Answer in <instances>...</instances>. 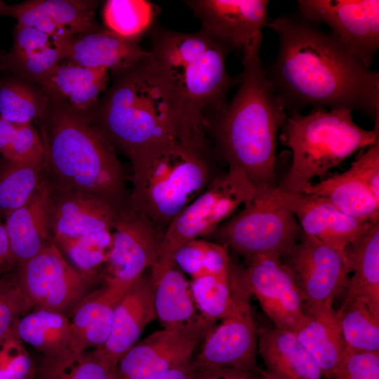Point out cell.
Listing matches in <instances>:
<instances>
[{
    "instance_id": "cell-34",
    "label": "cell",
    "mask_w": 379,
    "mask_h": 379,
    "mask_svg": "<svg viewBox=\"0 0 379 379\" xmlns=\"http://www.w3.org/2000/svg\"><path fill=\"white\" fill-rule=\"evenodd\" d=\"M49 105L46 95L34 83L18 78L0 85V117L6 121L32 124L45 114Z\"/></svg>"
},
{
    "instance_id": "cell-52",
    "label": "cell",
    "mask_w": 379,
    "mask_h": 379,
    "mask_svg": "<svg viewBox=\"0 0 379 379\" xmlns=\"http://www.w3.org/2000/svg\"><path fill=\"white\" fill-rule=\"evenodd\" d=\"M8 268L4 267L3 266L0 265V272L4 273L5 271H6Z\"/></svg>"
},
{
    "instance_id": "cell-53",
    "label": "cell",
    "mask_w": 379,
    "mask_h": 379,
    "mask_svg": "<svg viewBox=\"0 0 379 379\" xmlns=\"http://www.w3.org/2000/svg\"><path fill=\"white\" fill-rule=\"evenodd\" d=\"M1 274H3V273L0 272V277H1Z\"/></svg>"
},
{
    "instance_id": "cell-43",
    "label": "cell",
    "mask_w": 379,
    "mask_h": 379,
    "mask_svg": "<svg viewBox=\"0 0 379 379\" xmlns=\"http://www.w3.org/2000/svg\"><path fill=\"white\" fill-rule=\"evenodd\" d=\"M34 308L15 276L0 277V340L22 316Z\"/></svg>"
},
{
    "instance_id": "cell-11",
    "label": "cell",
    "mask_w": 379,
    "mask_h": 379,
    "mask_svg": "<svg viewBox=\"0 0 379 379\" xmlns=\"http://www.w3.org/2000/svg\"><path fill=\"white\" fill-rule=\"evenodd\" d=\"M214 326L215 322L201 316L183 326L163 327L124 354L112 371V379H147L189 363Z\"/></svg>"
},
{
    "instance_id": "cell-10",
    "label": "cell",
    "mask_w": 379,
    "mask_h": 379,
    "mask_svg": "<svg viewBox=\"0 0 379 379\" xmlns=\"http://www.w3.org/2000/svg\"><path fill=\"white\" fill-rule=\"evenodd\" d=\"M232 302L220 319L205 336L199 353L192 359L198 368H258V328L250 305L251 295L243 269L232 267Z\"/></svg>"
},
{
    "instance_id": "cell-30",
    "label": "cell",
    "mask_w": 379,
    "mask_h": 379,
    "mask_svg": "<svg viewBox=\"0 0 379 379\" xmlns=\"http://www.w3.org/2000/svg\"><path fill=\"white\" fill-rule=\"evenodd\" d=\"M301 192L323 197L343 213L357 220L379 222V201L350 166L317 183H309Z\"/></svg>"
},
{
    "instance_id": "cell-44",
    "label": "cell",
    "mask_w": 379,
    "mask_h": 379,
    "mask_svg": "<svg viewBox=\"0 0 379 379\" xmlns=\"http://www.w3.org/2000/svg\"><path fill=\"white\" fill-rule=\"evenodd\" d=\"M333 379H379V352L346 350Z\"/></svg>"
},
{
    "instance_id": "cell-9",
    "label": "cell",
    "mask_w": 379,
    "mask_h": 379,
    "mask_svg": "<svg viewBox=\"0 0 379 379\" xmlns=\"http://www.w3.org/2000/svg\"><path fill=\"white\" fill-rule=\"evenodd\" d=\"M302 231L293 213L272 192L255 194L225 221L212 235L247 262L268 253L285 256L300 239Z\"/></svg>"
},
{
    "instance_id": "cell-15",
    "label": "cell",
    "mask_w": 379,
    "mask_h": 379,
    "mask_svg": "<svg viewBox=\"0 0 379 379\" xmlns=\"http://www.w3.org/2000/svg\"><path fill=\"white\" fill-rule=\"evenodd\" d=\"M243 274L251 295L274 327L293 331L305 313V303L291 272L275 253L257 255L246 262Z\"/></svg>"
},
{
    "instance_id": "cell-38",
    "label": "cell",
    "mask_w": 379,
    "mask_h": 379,
    "mask_svg": "<svg viewBox=\"0 0 379 379\" xmlns=\"http://www.w3.org/2000/svg\"><path fill=\"white\" fill-rule=\"evenodd\" d=\"M53 243L65 252L77 270L90 281L109 259L113 244L112 230H102L77 239Z\"/></svg>"
},
{
    "instance_id": "cell-12",
    "label": "cell",
    "mask_w": 379,
    "mask_h": 379,
    "mask_svg": "<svg viewBox=\"0 0 379 379\" xmlns=\"http://www.w3.org/2000/svg\"><path fill=\"white\" fill-rule=\"evenodd\" d=\"M300 15L331 34L370 69L379 47L378 0H299Z\"/></svg>"
},
{
    "instance_id": "cell-4",
    "label": "cell",
    "mask_w": 379,
    "mask_h": 379,
    "mask_svg": "<svg viewBox=\"0 0 379 379\" xmlns=\"http://www.w3.org/2000/svg\"><path fill=\"white\" fill-rule=\"evenodd\" d=\"M37 121L50 185L91 196L119 212L129 206L127 176L117 150L88 118L50 102Z\"/></svg>"
},
{
    "instance_id": "cell-46",
    "label": "cell",
    "mask_w": 379,
    "mask_h": 379,
    "mask_svg": "<svg viewBox=\"0 0 379 379\" xmlns=\"http://www.w3.org/2000/svg\"><path fill=\"white\" fill-rule=\"evenodd\" d=\"M350 166L379 201V142L361 151Z\"/></svg>"
},
{
    "instance_id": "cell-24",
    "label": "cell",
    "mask_w": 379,
    "mask_h": 379,
    "mask_svg": "<svg viewBox=\"0 0 379 379\" xmlns=\"http://www.w3.org/2000/svg\"><path fill=\"white\" fill-rule=\"evenodd\" d=\"M132 282L104 277L102 285L86 295L73 308L69 321L79 351L97 348L106 342L115 307Z\"/></svg>"
},
{
    "instance_id": "cell-49",
    "label": "cell",
    "mask_w": 379,
    "mask_h": 379,
    "mask_svg": "<svg viewBox=\"0 0 379 379\" xmlns=\"http://www.w3.org/2000/svg\"><path fill=\"white\" fill-rule=\"evenodd\" d=\"M0 265L8 268L15 265L13 262L8 234L4 223L0 220Z\"/></svg>"
},
{
    "instance_id": "cell-36",
    "label": "cell",
    "mask_w": 379,
    "mask_h": 379,
    "mask_svg": "<svg viewBox=\"0 0 379 379\" xmlns=\"http://www.w3.org/2000/svg\"><path fill=\"white\" fill-rule=\"evenodd\" d=\"M173 260L192 279L209 275H228L232 265L226 246L204 239L183 244L175 251Z\"/></svg>"
},
{
    "instance_id": "cell-19",
    "label": "cell",
    "mask_w": 379,
    "mask_h": 379,
    "mask_svg": "<svg viewBox=\"0 0 379 379\" xmlns=\"http://www.w3.org/2000/svg\"><path fill=\"white\" fill-rule=\"evenodd\" d=\"M98 1L32 0L8 5L6 15L17 20L16 26L39 29L55 37L72 40L100 27L95 18Z\"/></svg>"
},
{
    "instance_id": "cell-28",
    "label": "cell",
    "mask_w": 379,
    "mask_h": 379,
    "mask_svg": "<svg viewBox=\"0 0 379 379\" xmlns=\"http://www.w3.org/2000/svg\"><path fill=\"white\" fill-rule=\"evenodd\" d=\"M258 353L274 379H321L322 373L293 331L258 329Z\"/></svg>"
},
{
    "instance_id": "cell-37",
    "label": "cell",
    "mask_w": 379,
    "mask_h": 379,
    "mask_svg": "<svg viewBox=\"0 0 379 379\" xmlns=\"http://www.w3.org/2000/svg\"><path fill=\"white\" fill-rule=\"evenodd\" d=\"M36 379H112V370L92 351L45 357Z\"/></svg>"
},
{
    "instance_id": "cell-51",
    "label": "cell",
    "mask_w": 379,
    "mask_h": 379,
    "mask_svg": "<svg viewBox=\"0 0 379 379\" xmlns=\"http://www.w3.org/2000/svg\"><path fill=\"white\" fill-rule=\"evenodd\" d=\"M8 4L0 0V15H6Z\"/></svg>"
},
{
    "instance_id": "cell-23",
    "label": "cell",
    "mask_w": 379,
    "mask_h": 379,
    "mask_svg": "<svg viewBox=\"0 0 379 379\" xmlns=\"http://www.w3.org/2000/svg\"><path fill=\"white\" fill-rule=\"evenodd\" d=\"M4 225L16 265L31 259L53 242L49 213V187L44 175L34 194L23 206L5 218Z\"/></svg>"
},
{
    "instance_id": "cell-22",
    "label": "cell",
    "mask_w": 379,
    "mask_h": 379,
    "mask_svg": "<svg viewBox=\"0 0 379 379\" xmlns=\"http://www.w3.org/2000/svg\"><path fill=\"white\" fill-rule=\"evenodd\" d=\"M108 80L106 69L84 67L64 59L37 84L51 103L88 118Z\"/></svg>"
},
{
    "instance_id": "cell-47",
    "label": "cell",
    "mask_w": 379,
    "mask_h": 379,
    "mask_svg": "<svg viewBox=\"0 0 379 379\" xmlns=\"http://www.w3.org/2000/svg\"><path fill=\"white\" fill-rule=\"evenodd\" d=\"M258 368L255 371H245L235 368H198L196 366L192 379H253Z\"/></svg>"
},
{
    "instance_id": "cell-16",
    "label": "cell",
    "mask_w": 379,
    "mask_h": 379,
    "mask_svg": "<svg viewBox=\"0 0 379 379\" xmlns=\"http://www.w3.org/2000/svg\"><path fill=\"white\" fill-rule=\"evenodd\" d=\"M201 31L232 51H243L269 22L267 0H190Z\"/></svg>"
},
{
    "instance_id": "cell-27",
    "label": "cell",
    "mask_w": 379,
    "mask_h": 379,
    "mask_svg": "<svg viewBox=\"0 0 379 379\" xmlns=\"http://www.w3.org/2000/svg\"><path fill=\"white\" fill-rule=\"evenodd\" d=\"M149 54L139 46L138 41L123 39L107 29L100 28L74 38L65 59L81 67L115 72L131 67Z\"/></svg>"
},
{
    "instance_id": "cell-14",
    "label": "cell",
    "mask_w": 379,
    "mask_h": 379,
    "mask_svg": "<svg viewBox=\"0 0 379 379\" xmlns=\"http://www.w3.org/2000/svg\"><path fill=\"white\" fill-rule=\"evenodd\" d=\"M283 258L305 307L333 305L334 299L345 291L350 274L344 252L302 232Z\"/></svg>"
},
{
    "instance_id": "cell-29",
    "label": "cell",
    "mask_w": 379,
    "mask_h": 379,
    "mask_svg": "<svg viewBox=\"0 0 379 379\" xmlns=\"http://www.w3.org/2000/svg\"><path fill=\"white\" fill-rule=\"evenodd\" d=\"M349 274L346 294L359 298L379 314V222L344 251Z\"/></svg>"
},
{
    "instance_id": "cell-1",
    "label": "cell",
    "mask_w": 379,
    "mask_h": 379,
    "mask_svg": "<svg viewBox=\"0 0 379 379\" xmlns=\"http://www.w3.org/2000/svg\"><path fill=\"white\" fill-rule=\"evenodd\" d=\"M279 39L265 72L286 111L345 108L379 119V73L365 67L330 33L300 15L268 22Z\"/></svg>"
},
{
    "instance_id": "cell-50",
    "label": "cell",
    "mask_w": 379,
    "mask_h": 379,
    "mask_svg": "<svg viewBox=\"0 0 379 379\" xmlns=\"http://www.w3.org/2000/svg\"><path fill=\"white\" fill-rule=\"evenodd\" d=\"M253 379H274L272 376L268 374L265 370L258 368L256 374Z\"/></svg>"
},
{
    "instance_id": "cell-20",
    "label": "cell",
    "mask_w": 379,
    "mask_h": 379,
    "mask_svg": "<svg viewBox=\"0 0 379 379\" xmlns=\"http://www.w3.org/2000/svg\"><path fill=\"white\" fill-rule=\"evenodd\" d=\"M156 319L149 276L143 274L132 282L117 303L109 335L93 353L113 371L118 361L138 343L145 327Z\"/></svg>"
},
{
    "instance_id": "cell-3",
    "label": "cell",
    "mask_w": 379,
    "mask_h": 379,
    "mask_svg": "<svg viewBox=\"0 0 379 379\" xmlns=\"http://www.w3.org/2000/svg\"><path fill=\"white\" fill-rule=\"evenodd\" d=\"M151 31L150 58L168 91L178 139L211 147L205 118L225 103L227 93L238 84L226 68L230 50L201 30Z\"/></svg>"
},
{
    "instance_id": "cell-8",
    "label": "cell",
    "mask_w": 379,
    "mask_h": 379,
    "mask_svg": "<svg viewBox=\"0 0 379 379\" xmlns=\"http://www.w3.org/2000/svg\"><path fill=\"white\" fill-rule=\"evenodd\" d=\"M255 194L246 175L228 167L169 223L159 241L158 259L173 260L175 251L185 242L212 235Z\"/></svg>"
},
{
    "instance_id": "cell-32",
    "label": "cell",
    "mask_w": 379,
    "mask_h": 379,
    "mask_svg": "<svg viewBox=\"0 0 379 379\" xmlns=\"http://www.w3.org/2000/svg\"><path fill=\"white\" fill-rule=\"evenodd\" d=\"M335 314L346 350L379 352V314L366 303L346 294Z\"/></svg>"
},
{
    "instance_id": "cell-33",
    "label": "cell",
    "mask_w": 379,
    "mask_h": 379,
    "mask_svg": "<svg viewBox=\"0 0 379 379\" xmlns=\"http://www.w3.org/2000/svg\"><path fill=\"white\" fill-rule=\"evenodd\" d=\"M157 7L145 0H107L102 8L105 29L119 36L138 41L153 28Z\"/></svg>"
},
{
    "instance_id": "cell-26",
    "label": "cell",
    "mask_w": 379,
    "mask_h": 379,
    "mask_svg": "<svg viewBox=\"0 0 379 379\" xmlns=\"http://www.w3.org/2000/svg\"><path fill=\"white\" fill-rule=\"evenodd\" d=\"M149 270L156 317L164 328L192 323L202 316L197 312L190 281L174 260L157 259Z\"/></svg>"
},
{
    "instance_id": "cell-31",
    "label": "cell",
    "mask_w": 379,
    "mask_h": 379,
    "mask_svg": "<svg viewBox=\"0 0 379 379\" xmlns=\"http://www.w3.org/2000/svg\"><path fill=\"white\" fill-rule=\"evenodd\" d=\"M15 331L23 343L45 357L81 352L77 347L69 318L61 312L34 309L18 319Z\"/></svg>"
},
{
    "instance_id": "cell-17",
    "label": "cell",
    "mask_w": 379,
    "mask_h": 379,
    "mask_svg": "<svg viewBox=\"0 0 379 379\" xmlns=\"http://www.w3.org/2000/svg\"><path fill=\"white\" fill-rule=\"evenodd\" d=\"M112 238L104 277L131 282L150 269L158 259L159 234L147 218L129 206L118 214Z\"/></svg>"
},
{
    "instance_id": "cell-25",
    "label": "cell",
    "mask_w": 379,
    "mask_h": 379,
    "mask_svg": "<svg viewBox=\"0 0 379 379\" xmlns=\"http://www.w3.org/2000/svg\"><path fill=\"white\" fill-rule=\"evenodd\" d=\"M293 332L323 376L333 379L346 352L333 305L305 307L304 316Z\"/></svg>"
},
{
    "instance_id": "cell-13",
    "label": "cell",
    "mask_w": 379,
    "mask_h": 379,
    "mask_svg": "<svg viewBox=\"0 0 379 379\" xmlns=\"http://www.w3.org/2000/svg\"><path fill=\"white\" fill-rule=\"evenodd\" d=\"M17 267L18 282L34 309L65 314L86 295L89 281L64 258L53 242Z\"/></svg>"
},
{
    "instance_id": "cell-40",
    "label": "cell",
    "mask_w": 379,
    "mask_h": 379,
    "mask_svg": "<svg viewBox=\"0 0 379 379\" xmlns=\"http://www.w3.org/2000/svg\"><path fill=\"white\" fill-rule=\"evenodd\" d=\"M0 153L6 160L10 161H44V149L41 139L33 124H15L1 117Z\"/></svg>"
},
{
    "instance_id": "cell-6",
    "label": "cell",
    "mask_w": 379,
    "mask_h": 379,
    "mask_svg": "<svg viewBox=\"0 0 379 379\" xmlns=\"http://www.w3.org/2000/svg\"><path fill=\"white\" fill-rule=\"evenodd\" d=\"M212 147L175 139L130 159L128 206L152 223L160 239L169 223L202 193L218 175Z\"/></svg>"
},
{
    "instance_id": "cell-18",
    "label": "cell",
    "mask_w": 379,
    "mask_h": 379,
    "mask_svg": "<svg viewBox=\"0 0 379 379\" xmlns=\"http://www.w3.org/2000/svg\"><path fill=\"white\" fill-rule=\"evenodd\" d=\"M272 194L293 213L303 233L343 252L373 224L343 213L315 194L290 192L278 187Z\"/></svg>"
},
{
    "instance_id": "cell-48",
    "label": "cell",
    "mask_w": 379,
    "mask_h": 379,
    "mask_svg": "<svg viewBox=\"0 0 379 379\" xmlns=\"http://www.w3.org/2000/svg\"><path fill=\"white\" fill-rule=\"evenodd\" d=\"M196 366L192 359L189 363L176 367L147 379H192Z\"/></svg>"
},
{
    "instance_id": "cell-5",
    "label": "cell",
    "mask_w": 379,
    "mask_h": 379,
    "mask_svg": "<svg viewBox=\"0 0 379 379\" xmlns=\"http://www.w3.org/2000/svg\"><path fill=\"white\" fill-rule=\"evenodd\" d=\"M112 75L88 119L116 150L130 160L178 139L171 97L150 54Z\"/></svg>"
},
{
    "instance_id": "cell-21",
    "label": "cell",
    "mask_w": 379,
    "mask_h": 379,
    "mask_svg": "<svg viewBox=\"0 0 379 379\" xmlns=\"http://www.w3.org/2000/svg\"><path fill=\"white\" fill-rule=\"evenodd\" d=\"M47 183L53 242L77 239L94 232L113 230L120 212L91 196L56 188Z\"/></svg>"
},
{
    "instance_id": "cell-41",
    "label": "cell",
    "mask_w": 379,
    "mask_h": 379,
    "mask_svg": "<svg viewBox=\"0 0 379 379\" xmlns=\"http://www.w3.org/2000/svg\"><path fill=\"white\" fill-rule=\"evenodd\" d=\"M71 41L60 40L43 49L18 58L1 55V66L14 72L19 79L37 84L66 58Z\"/></svg>"
},
{
    "instance_id": "cell-2",
    "label": "cell",
    "mask_w": 379,
    "mask_h": 379,
    "mask_svg": "<svg viewBox=\"0 0 379 379\" xmlns=\"http://www.w3.org/2000/svg\"><path fill=\"white\" fill-rule=\"evenodd\" d=\"M262 32L243 50V69L232 100L206 115L204 129L217 157L244 172L258 194L277 187V133L287 117L260 58Z\"/></svg>"
},
{
    "instance_id": "cell-45",
    "label": "cell",
    "mask_w": 379,
    "mask_h": 379,
    "mask_svg": "<svg viewBox=\"0 0 379 379\" xmlns=\"http://www.w3.org/2000/svg\"><path fill=\"white\" fill-rule=\"evenodd\" d=\"M60 40L66 39L51 36L32 27L15 26L12 48L4 55L8 58L20 57L43 49Z\"/></svg>"
},
{
    "instance_id": "cell-39",
    "label": "cell",
    "mask_w": 379,
    "mask_h": 379,
    "mask_svg": "<svg viewBox=\"0 0 379 379\" xmlns=\"http://www.w3.org/2000/svg\"><path fill=\"white\" fill-rule=\"evenodd\" d=\"M232 269L230 274L209 275L192 279L190 291L197 310L215 322L228 312L232 302Z\"/></svg>"
},
{
    "instance_id": "cell-42",
    "label": "cell",
    "mask_w": 379,
    "mask_h": 379,
    "mask_svg": "<svg viewBox=\"0 0 379 379\" xmlns=\"http://www.w3.org/2000/svg\"><path fill=\"white\" fill-rule=\"evenodd\" d=\"M15 324L0 340V379H32L35 366L15 333Z\"/></svg>"
},
{
    "instance_id": "cell-7",
    "label": "cell",
    "mask_w": 379,
    "mask_h": 379,
    "mask_svg": "<svg viewBox=\"0 0 379 379\" xmlns=\"http://www.w3.org/2000/svg\"><path fill=\"white\" fill-rule=\"evenodd\" d=\"M280 138L291 150L292 161L277 187L298 193L357 150L379 142V119L372 130H366L354 121L350 109L315 107L307 114L287 116Z\"/></svg>"
},
{
    "instance_id": "cell-35",
    "label": "cell",
    "mask_w": 379,
    "mask_h": 379,
    "mask_svg": "<svg viewBox=\"0 0 379 379\" xmlns=\"http://www.w3.org/2000/svg\"><path fill=\"white\" fill-rule=\"evenodd\" d=\"M44 161L17 162L6 160L0 171V218L23 206L39 187Z\"/></svg>"
}]
</instances>
